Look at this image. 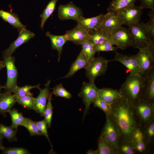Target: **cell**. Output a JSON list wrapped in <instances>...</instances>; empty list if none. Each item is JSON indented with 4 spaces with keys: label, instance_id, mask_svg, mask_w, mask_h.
I'll list each match as a JSON object with an SVG mask.
<instances>
[{
    "label": "cell",
    "instance_id": "obj_40",
    "mask_svg": "<svg viewBox=\"0 0 154 154\" xmlns=\"http://www.w3.org/2000/svg\"><path fill=\"white\" fill-rule=\"evenodd\" d=\"M52 89V94L56 96L61 97L67 99H70L72 96L71 93L66 90L63 86L62 84L54 86Z\"/></svg>",
    "mask_w": 154,
    "mask_h": 154
},
{
    "label": "cell",
    "instance_id": "obj_21",
    "mask_svg": "<svg viewBox=\"0 0 154 154\" xmlns=\"http://www.w3.org/2000/svg\"><path fill=\"white\" fill-rule=\"evenodd\" d=\"M17 102L15 95L5 91L0 94V114L5 117L6 113Z\"/></svg>",
    "mask_w": 154,
    "mask_h": 154
},
{
    "label": "cell",
    "instance_id": "obj_36",
    "mask_svg": "<svg viewBox=\"0 0 154 154\" xmlns=\"http://www.w3.org/2000/svg\"><path fill=\"white\" fill-rule=\"evenodd\" d=\"M151 11L148 13L149 20L146 23L142 22L143 27L150 37L154 38V10Z\"/></svg>",
    "mask_w": 154,
    "mask_h": 154
},
{
    "label": "cell",
    "instance_id": "obj_13",
    "mask_svg": "<svg viewBox=\"0 0 154 154\" xmlns=\"http://www.w3.org/2000/svg\"><path fill=\"white\" fill-rule=\"evenodd\" d=\"M143 76L144 79L140 99L154 103V69Z\"/></svg>",
    "mask_w": 154,
    "mask_h": 154
},
{
    "label": "cell",
    "instance_id": "obj_33",
    "mask_svg": "<svg viewBox=\"0 0 154 154\" xmlns=\"http://www.w3.org/2000/svg\"><path fill=\"white\" fill-rule=\"evenodd\" d=\"M142 127L145 141L151 147L153 144L154 139V119Z\"/></svg>",
    "mask_w": 154,
    "mask_h": 154
},
{
    "label": "cell",
    "instance_id": "obj_38",
    "mask_svg": "<svg viewBox=\"0 0 154 154\" xmlns=\"http://www.w3.org/2000/svg\"><path fill=\"white\" fill-rule=\"evenodd\" d=\"M94 107L98 108L102 110L106 116L110 115L111 112V104L108 103L100 99L98 96L92 103Z\"/></svg>",
    "mask_w": 154,
    "mask_h": 154
},
{
    "label": "cell",
    "instance_id": "obj_45",
    "mask_svg": "<svg viewBox=\"0 0 154 154\" xmlns=\"http://www.w3.org/2000/svg\"><path fill=\"white\" fill-rule=\"evenodd\" d=\"M35 122L39 131L42 135H44L52 147V145L50 142L47 131L48 125L45 120L44 119L40 121Z\"/></svg>",
    "mask_w": 154,
    "mask_h": 154
},
{
    "label": "cell",
    "instance_id": "obj_50",
    "mask_svg": "<svg viewBox=\"0 0 154 154\" xmlns=\"http://www.w3.org/2000/svg\"><path fill=\"white\" fill-rule=\"evenodd\" d=\"M5 89V86H2L0 83V94H1V90L2 89Z\"/></svg>",
    "mask_w": 154,
    "mask_h": 154
},
{
    "label": "cell",
    "instance_id": "obj_32",
    "mask_svg": "<svg viewBox=\"0 0 154 154\" xmlns=\"http://www.w3.org/2000/svg\"><path fill=\"white\" fill-rule=\"evenodd\" d=\"M88 38L94 46L100 44L106 40H109L106 33L99 30L95 31L92 34L89 33Z\"/></svg>",
    "mask_w": 154,
    "mask_h": 154
},
{
    "label": "cell",
    "instance_id": "obj_10",
    "mask_svg": "<svg viewBox=\"0 0 154 154\" xmlns=\"http://www.w3.org/2000/svg\"><path fill=\"white\" fill-rule=\"evenodd\" d=\"M99 90L94 82H83L81 91L78 96L82 98L85 106L83 119L88 113L91 104L98 96Z\"/></svg>",
    "mask_w": 154,
    "mask_h": 154
},
{
    "label": "cell",
    "instance_id": "obj_35",
    "mask_svg": "<svg viewBox=\"0 0 154 154\" xmlns=\"http://www.w3.org/2000/svg\"><path fill=\"white\" fill-rule=\"evenodd\" d=\"M81 45V51L86 56L89 62L94 57L96 53L94 46L88 39L86 40Z\"/></svg>",
    "mask_w": 154,
    "mask_h": 154
},
{
    "label": "cell",
    "instance_id": "obj_37",
    "mask_svg": "<svg viewBox=\"0 0 154 154\" xmlns=\"http://www.w3.org/2000/svg\"><path fill=\"white\" fill-rule=\"evenodd\" d=\"M21 126L25 127L28 131L31 136L42 135L39 131L35 121H33L31 118H27Z\"/></svg>",
    "mask_w": 154,
    "mask_h": 154
},
{
    "label": "cell",
    "instance_id": "obj_8",
    "mask_svg": "<svg viewBox=\"0 0 154 154\" xmlns=\"http://www.w3.org/2000/svg\"><path fill=\"white\" fill-rule=\"evenodd\" d=\"M133 108L142 127L154 119V103L140 99L135 103Z\"/></svg>",
    "mask_w": 154,
    "mask_h": 154
},
{
    "label": "cell",
    "instance_id": "obj_25",
    "mask_svg": "<svg viewBox=\"0 0 154 154\" xmlns=\"http://www.w3.org/2000/svg\"><path fill=\"white\" fill-rule=\"evenodd\" d=\"M137 0H112L107 9L108 13L116 14L119 10L134 4Z\"/></svg>",
    "mask_w": 154,
    "mask_h": 154
},
{
    "label": "cell",
    "instance_id": "obj_15",
    "mask_svg": "<svg viewBox=\"0 0 154 154\" xmlns=\"http://www.w3.org/2000/svg\"><path fill=\"white\" fill-rule=\"evenodd\" d=\"M35 36V34L27 29H24L19 32V35L15 40L2 53L3 57L12 56L15 50L22 44L27 42Z\"/></svg>",
    "mask_w": 154,
    "mask_h": 154
},
{
    "label": "cell",
    "instance_id": "obj_22",
    "mask_svg": "<svg viewBox=\"0 0 154 154\" xmlns=\"http://www.w3.org/2000/svg\"><path fill=\"white\" fill-rule=\"evenodd\" d=\"M46 35L50 39L52 48L56 50L58 53V61L59 62L62 53V48L64 44L68 41L66 34L62 35H56L51 34L50 32H47Z\"/></svg>",
    "mask_w": 154,
    "mask_h": 154
},
{
    "label": "cell",
    "instance_id": "obj_43",
    "mask_svg": "<svg viewBox=\"0 0 154 154\" xmlns=\"http://www.w3.org/2000/svg\"><path fill=\"white\" fill-rule=\"evenodd\" d=\"M3 154H29V151L26 149L21 147H4L2 149Z\"/></svg>",
    "mask_w": 154,
    "mask_h": 154
},
{
    "label": "cell",
    "instance_id": "obj_26",
    "mask_svg": "<svg viewBox=\"0 0 154 154\" xmlns=\"http://www.w3.org/2000/svg\"><path fill=\"white\" fill-rule=\"evenodd\" d=\"M17 131V129L14 128L11 125L7 126L0 124L1 135L3 138H6L10 142L17 141L16 136Z\"/></svg>",
    "mask_w": 154,
    "mask_h": 154
},
{
    "label": "cell",
    "instance_id": "obj_18",
    "mask_svg": "<svg viewBox=\"0 0 154 154\" xmlns=\"http://www.w3.org/2000/svg\"><path fill=\"white\" fill-rule=\"evenodd\" d=\"M105 15L102 14L96 17L88 18H85L82 16L76 21L77 24L89 33L92 30H99Z\"/></svg>",
    "mask_w": 154,
    "mask_h": 154
},
{
    "label": "cell",
    "instance_id": "obj_28",
    "mask_svg": "<svg viewBox=\"0 0 154 154\" xmlns=\"http://www.w3.org/2000/svg\"><path fill=\"white\" fill-rule=\"evenodd\" d=\"M136 153L131 141L120 140L118 145V154H135Z\"/></svg>",
    "mask_w": 154,
    "mask_h": 154
},
{
    "label": "cell",
    "instance_id": "obj_16",
    "mask_svg": "<svg viewBox=\"0 0 154 154\" xmlns=\"http://www.w3.org/2000/svg\"><path fill=\"white\" fill-rule=\"evenodd\" d=\"M50 81L49 80L45 85V87L41 89L38 88L40 91L38 96L34 99V104L35 112L39 113L42 116H44V111L46 104L50 92L49 86Z\"/></svg>",
    "mask_w": 154,
    "mask_h": 154
},
{
    "label": "cell",
    "instance_id": "obj_24",
    "mask_svg": "<svg viewBox=\"0 0 154 154\" xmlns=\"http://www.w3.org/2000/svg\"><path fill=\"white\" fill-rule=\"evenodd\" d=\"M0 17L5 21L16 28L19 32L26 29V26L21 22L17 15L15 13L0 10Z\"/></svg>",
    "mask_w": 154,
    "mask_h": 154
},
{
    "label": "cell",
    "instance_id": "obj_4",
    "mask_svg": "<svg viewBox=\"0 0 154 154\" xmlns=\"http://www.w3.org/2000/svg\"><path fill=\"white\" fill-rule=\"evenodd\" d=\"M105 124L100 135L108 141L116 154H118V145L121 139L119 130L110 115L106 116Z\"/></svg>",
    "mask_w": 154,
    "mask_h": 154
},
{
    "label": "cell",
    "instance_id": "obj_39",
    "mask_svg": "<svg viewBox=\"0 0 154 154\" xmlns=\"http://www.w3.org/2000/svg\"><path fill=\"white\" fill-rule=\"evenodd\" d=\"M38 84L35 86L26 85L21 87L17 86L13 89L12 93L15 95L19 96L25 95L31 93L30 91L33 89L38 88L40 86Z\"/></svg>",
    "mask_w": 154,
    "mask_h": 154
},
{
    "label": "cell",
    "instance_id": "obj_1",
    "mask_svg": "<svg viewBox=\"0 0 154 154\" xmlns=\"http://www.w3.org/2000/svg\"><path fill=\"white\" fill-rule=\"evenodd\" d=\"M111 115L119 130L120 140H130L133 131L141 125L133 107L122 97L111 104Z\"/></svg>",
    "mask_w": 154,
    "mask_h": 154
},
{
    "label": "cell",
    "instance_id": "obj_23",
    "mask_svg": "<svg viewBox=\"0 0 154 154\" xmlns=\"http://www.w3.org/2000/svg\"><path fill=\"white\" fill-rule=\"evenodd\" d=\"M88 62L86 56L81 51L75 60L71 65L68 73L60 79L69 78L71 77L79 70L85 68Z\"/></svg>",
    "mask_w": 154,
    "mask_h": 154
},
{
    "label": "cell",
    "instance_id": "obj_11",
    "mask_svg": "<svg viewBox=\"0 0 154 154\" xmlns=\"http://www.w3.org/2000/svg\"><path fill=\"white\" fill-rule=\"evenodd\" d=\"M6 67L7 80L5 86V91L12 93L13 89L17 86L18 71L15 65V58L10 56L3 58V61Z\"/></svg>",
    "mask_w": 154,
    "mask_h": 154
},
{
    "label": "cell",
    "instance_id": "obj_34",
    "mask_svg": "<svg viewBox=\"0 0 154 154\" xmlns=\"http://www.w3.org/2000/svg\"><path fill=\"white\" fill-rule=\"evenodd\" d=\"M52 92H50L47 103L44 113V119L47 123L48 128H50L51 126L53 113V107L52 104Z\"/></svg>",
    "mask_w": 154,
    "mask_h": 154
},
{
    "label": "cell",
    "instance_id": "obj_27",
    "mask_svg": "<svg viewBox=\"0 0 154 154\" xmlns=\"http://www.w3.org/2000/svg\"><path fill=\"white\" fill-rule=\"evenodd\" d=\"M15 96L17 102L19 105L27 109L33 110L35 111L34 104V98L33 96L32 93H31L22 96L16 95Z\"/></svg>",
    "mask_w": 154,
    "mask_h": 154
},
{
    "label": "cell",
    "instance_id": "obj_20",
    "mask_svg": "<svg viewBox=\"0 0 154 154\" xmlns=\"http://www.w3.org/2000/svg\"><path fill=\"white\" fill-rule=\"evenodd\" d=\"M98 96L100 99L110 104L117 101L122 98L119 90L106 88L99 89Z\"/></svg>",
    "mask_w": 154,
    "mask_h": 154
},
{
    "label": "cell",
    "instance_id": "obj_7",
    "mask_svg": "<svg viewBox=\"0 0 154 154\" xmlns=\"http://www.w3.org/2000/svg\"><path fill=\"white\" fill-rule=\"evenodd\" d=\"M108 40L117 48L125 49L133 46L131 36L128 29L121 26L115 30L106 33Z\"/></svg>",
    "mask_w": 154,
    "mask_h": 154
},
{
    "label": "cell",
    "instance_id": "obj_3",
    "mask_svg": "<svg viewBox=\"0 0 154 154\" xmlns=\"http://www.w3.org/2000/svg\"><path fill=\"white\" fill-rule=\"evenodd\" d=\"M142 22L129 25L127 29L131 36L132 46L138 49L147 46H154L153 40L146 31Z\"/></svg>",
    "mask_w": 154,
    "mask_h": 154
},
{
    "label": "cell",
    "instance_id": "obj_9",
    "mask_svg": "<svg viewBox=\"0 0 154 154\" xmlns=\"http://www.w3.org/2000/svg\"><path fill=\"white\" fill-rule=\"evenodd\" d=\"M143 9L134 4L119 10L116 14L123 25L129 26L139 22Z\"/></svg>",
    "mask_w": 154,
    "mask_h": 154
},
{
    "label": "cell",
    "instance_id": "obj_47",
    "mask_svg": "<svg viewBox=\"0 0 154 154\" xmlns=\"http://www.w3.org/2000/svg\"><path fill=\"white\" fill-rule=\"evenodd\" d=\"M88 154H98L97 149L96 150H89L86 153Z\"/></svg>",
    "mask_w": 154,
    "mask_h": 154
},
{
    "label": "cell",
    "instance_id": "obj_19",
    "mask_svg": "<svg viewBox=\"0 0 154 154\" xmlns=\"http://www.w3.org/2000/svg\"><path fill=\"white\" fill-rule=\"evenodd\" d=\"M90 33L77 24L73 29L66 31L65 34L68 41H72L77 45H82L86 40L88 39Z\"/></svg>",
    "mask_w": 154,
    "mask_h": 154
},
{
    "label": "cell",
    "instance_id": "obj_46",
    "mask_svg": "<svg viewBox=\"0 0 154 154\" xmlns=\"http://www.w3.org/2000/svg\"><path fill=\"white\" fill-rule=\"evenodd\" d=\"M141 4L139 7L142 9L144 8L154 10V0H139Z\"/></svg>",
    "mask_w": 154,
    "mask_h": 154
},
{
    "label": "cell",
    "instance_id": "obj_6",
    "mask_svg": "<svg viewBox=\"0 0 154 154\" xmlns=\"http://www.w3.org/2000/svg\"><path fill=\"white\" fill-rule=\"evenodd\" d=\"M110 60L102 56L94 57L90 61L85 68L86 76L89 82H94L98 77L104 75L108 68Z\"/></svg>",
    "mask_w": 154,
    "mask_h": 154
},
{
    "label": "cell",
    "instance_id": "obj_44",
    "mask_svg": "<svg viewBox=\"0 0 154 154\" xmlns=\"http://www.w3.org/2000/svg\"><path fill=\"white\" fill-rule=\"evenodd\" d=\"M133 143L137 153L146 154L149 152L150 146L147 144L145 141Z\"/></svg>",
    "mask_w": 154,
    "mask_h": 154
},
{
    "label": "cell",
    "instance_id": "obj_49",
    "mask_svg": "<svg viewBox=\"0 0 154 154\" xmlns=\"http://www.w3.org/2000/svg\"><path fill=\"white\" fill-rule=\"evenodd\" d=\"M5 66V65L3 61L0 60V70Z\"/></svg>",
    "mask_w": 154,
    "mask_h": 154
},
{
    "label": "cell",
    "instance_id": "obj_17",
    "mask_svg": "<svg viewBox=\"0 0 154 154\" xmlns=\"http://www.w3.org/2000/svg\"><path fill=\"white\" fill-rule=\"evenodd\" d=\"M123 25L116 14L108 12L106 14L99 30L106 33L112 31Z\"/></svg>",
    "mask_w": 154,
    "mask_h": 154
},
{
    "label": "cell",
    "instance_id": "obj_12",
    "mask_svg": "<svg viewBox=\"0 0 154 154\" xmlns=\"http://www.w3.org/2000/svg\"><path fill=\"white\" fill-rule=\"evenodd\" d=\"M58 17L61 20H73L77 21L83 16L82 11L72 2L66 5H61L58 8Z\"/></svg>",
    "mask_w": 154,
    "mask_h": 154
},
{
    "label": "cell",
    "instance_id": "obj_31",
    "mask_svg": "<svg viewBox=\"0 0 154 154\" xmlns=\"http://www.w3.org/2000/svg\"><path fill=\"white\" fill-rule=\"evenodd\" d=\"M58 0H51L44 10L43 13L40 15V17L41 18L40 27L42 30L46 21L54 11Z\"/></svg>",
    "mask_w": 154,
    "mask_h": 154
},
{
    "label": "cell",
    "instance_id": "obj_14",
    "mask_svg": "<svg viewBox=\"0 0 154 154\" xmlns=\"http://www.w3.org/2000/svg\"><path fill=\"white\" fill-rule=\"evenodd\" d=\"M114 58L110 61H117L123 65L133 75H141L135 55L128 56L116 52Z\"/></svg>",
    "mask_w": 154,
    "mask_h": 154
},
{
    "label": "cell",
    "instance_id": "obj_29",
    "mask_svg": "<svg viewBox=\"0 0 154 154\" xmlns=\"http://www.w3.org/2000/svg\"><path fill=\"white\" fill-rule=\"evenodd\" d=\"M98 154H116L104 137L100 135L98 140Z\"/></svg>",
    "mask_w": 154,
    "mask_h": 154
},
{
    "label": "cell",
    "instance_id": "obj_48",
    "mask_svg": "<svg viewBox=\"0 0 154 154\" xmlns=\"http://www.w3.org/2000/svg\"><path fill=\"white\" fill-rule=\"evenodd\" d=\"M3 138L1 136L0 134V149L1 150L4 147L2 145V139Z\"/></svg>",
    "mask_w": 154,
    "mask_h": 154
},
{
    "label": "cell",
    "instance_id": "obj_42",
    "mask_svg": "<svg viewBox=\"0 0 154 154\" xmlns=\"http://www.w3.org/2000/svg\"><path fill=\"white\" fill-rule=\"evenodd\" d=\"M130 140L133 143L145 141L143 128L141 125H138L133 131Z\"/></svg>",
    "mask_w": 154,
    "mask_h": 154
},
{
    "label": "cell",
    "instance_id": "obj_41",
    "mask_svg": "<svg viewBox=\"0 0 154 154\" xmlns=\"http://www.w3.org/2000/svg\"><path fill=\"white\" fill-rule=\"evenodd\" d=\"M117 48L113 46L109 40H107L100 44L94 46V49L96 52L101 51L116 52Z\"/></svg>",
    "mask_w": 154,
    "mask_h": 154
},
{
    "label": "cell",
    "instance_id": "obj_5",
    "mask_svg": "<svg viewBox=\"0 0 154 154\" xmlns=\"http://www.w3.org/2000/svg\"><path fill=\"white\" fill-rule=\"evenodd\" d=\"M139 49L135 56L140 75L143 76L154 69V46H147Z\"/></svg>",
    "mask_w": 154,
    "mask_h": 154
},
{
    "label": "cell",
    "instance_id": "obj_30",
    "mask_svg": "<svg viewBox=\"0 0 154 154\" xmlns=\"http://www.w3.org/2000/svg\"><path fill=\"white\" fill-rule=\"evenodd\" d=\"M7 112L11 116L12 120L11 125L15 129H17L18 126H21L27 119V118L24 117L22 113L19 112L15 108L9 110Z\"/></svg>",
    "mask_w": 154,
    "mask_h": 154
},
{
    "label": "cell",
    "instance_id": "obj_2",
    "mask_svg": "<svg viewBox=\"0 0 154 154\" xmlns=\"http://www.w3.org/2000/svg\"><path fill=\"white\" fill-rule=\"evenodd\" d=\"M144 79L143 76L130 74L119 89L122 97L132 107L141 99Z\"/></svg>",
    "mask_w": 154,
    "mask_h": 154
}]
</instances>
